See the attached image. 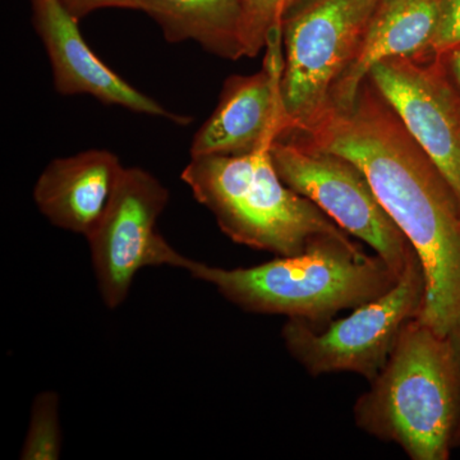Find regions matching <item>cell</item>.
I'll return each mask as SVG.
<instances>
[{"label": "cell", "instance_id": "1", "mask_svg": "<svg viewBox=\"0 0 460 460\" xmlns=\"http://www.w3.org/2000/svg\"><path fill=\"white\" fill-rule=\"evenodd\" d=\"M286 136L361 168L422 265L426 296L419 319L450 337L460 326V204L383 96L366 80L352 107H329L304 131Z\"/></svg>", "mask_w": 460, "mask_h": 460}, {"label": "cell", "instance_id": "2", "mask_svg": "<svg viewBox=\"0 0 460 460\" xmlns=\"http://www.w3.org/2000/svg\"><path fill=\"white\" fill-rule=\"evenodd\" d=\"M357 428L411 460H447L460 420V362L452 338L416 317L353 405Z\"/></svg>", "mask_w": 460, "mask_h": 460}, {"label": "cell", "instance_id": "3", "mask_svg": "<svg viewBox=\"0 0 460 460\" xmlns=\"http://www.w3.org/2000/svg\"><path fill=\"white\" fill-rule=\"evenodd\" d=\"M189 272L247 313L280 314L316 328L383 295L399 279L381 257L363 252L350 235L323 238L298 255L277 256L252 268L195 261Z\"/></svg>", "mask_w": 460, "mask_h": 460}, {"label": "cell", "instance_id": "4", "mask_svg": "<svg viewBox=\"0 0 460 460\" xmlns=\"http://www.w3.org/2000/svg\"><path fill=\"white\" fill-rule=\"evenodd\" d=\"M275 141L244 155L190 157L181 181L242 246L295 256L320 239L349 235L284 183L272 162Z\"/></svg>", "mask_w": 460, "mask_h": 460}, {"label": "cell", "instance_id": "5", "mask_svg": "<svg viewBox=\"0 0 460 460\" xmlns=\"http://www.w3.org/2000/svg\"><path fill=\"white\" fill-rule=\"evenodd\" d=\"M377 3L304 0L284 18L280 90L287 133L304 131L329 108L332 90L352 63Z\"/></svg>", "mask_w": 460, "mask_h": 460}, {"label": "cell", "instance_id": "6", "mask_svg": "<svg viewBox=\"0 0 460 460\" xmlns=\"http://www.w3.org/2000/svg\"><path fill=\"white\" fill-rule=\"evenodd\" d=\"M425 296V272L414 255L392 289L321 328L288 319L281 338L288 353L311 376L350 372L370 383L385 365L402 330L420 316Z\"/></svg>", "mask_w": 460, "mask_h": 460}, {"label": "cell", "instance_id": "7", "mask_svg": "<svg viewBox=\"0 0 460 460\" xmlns=\"http://www.w3.org/2000/svg\"><path fill=\"white\" fill-rule=\"evenodd\" d=\"M271 157L288 187L310 199L350 237L365 242L401 278L417 252L358 165L295 136L278 138Z\"/></svg>", "mask_w": 460, "mask_h": 460}, {"label": "cell", "instance_id": "8", "mask_svg": "<svg viewBox=\"0 0 460 460\" xmlns=\"http://www.w3.org/2000/svg\"><path fill=\"white\" fill-rule=\"evenodd\" d=\"M168 202L169 190L151 172L123 168L104 214L86 237L100 295L111 310L124 304L142 269L172 266L190 271L195 263L156 230Z\"/></svg>", "mask_w": 460, "mask_h": 460}, {"label": "cell", "instance_id": "9", "mask_svg": "<svg viewBox=\"0 0 460 460\" xmlns=\"http://www.w3.org/2000/svg\"><path fill=\"white\" fill-rule=\"evenodd\" d=\"M367 80L443 172L460 204V96L440 57L383 60Z\"/></svg>", "mask_w": 460, "mask_h": 460}, {"label": "cell", "instance_id": "10", "mask_svg": "<svg viewBox=\"0 0 460 460\" xmlns=\"http://www.w3.org/2000/svg\"><path fill=\"white\" fill-rule=\"evenodd\" d=\"M265 49L261 71L226 78L217 108L195 133L190 157L244 155L286 135L281 31L272 33Z\"/></svg>", "mask_w": 460, "mask_h": 460}, {"label": "cell", "instance_id": "11", "mask_svg": "<svg viewBox=\"0 0 460 460\" xmlns=\"http://www.w3.org/2000/svg\"><path fill=\"white\" fill-rule=\"evenodd\" d=\"M32 23L53 69L54 87L60 95H89L108 107H122L178 126L190 123L187 115L172 113L123 80L84 41L77 20L62 0H30Z\"/></svg>", "mask_w": 460, "mask_h": 460}, {"label": "cell", "instance_id": "12", "mask_svg": "<svg viewBox=\"0 0 460 460\" xmlns=\"http://www.w3.org/2000/svg\"><path fill=\"white\" fill-rule=\"evenodd\" d=\"M123 168L115 154L98 148L58 157L36 181L33 199L53 226L87 237L104 214Z\"/></svg>", "mask_w": 460, "mask_h": 460}, {"label": "cell", "instance_id": "13", "mask_svg": "<svg viewBox=\"0 0 460 460\" xmlns=\"http://www.w3.org/2000/svg\"><path fill=\"white\" fill-rule=\"evenodd\" d=\"M441 0H378L358 50L332 90L329 107H352L375 66L431 53Z\"/></svg>", "mask_w": 460, "mask_h": 460}, {"label": "cell", "instance_id": "14", "mask_svg": "<svg viewBox=\"0 0 460 460\" xmlns=\"http://www.w3.org/2000/svg\"><path fill=\"white\" fill-rule=\"evenodd\" d=\"M140 11L172 44L192 40L224 59L243 58L241 0H141Z\"/></svg>", "mask_w": 460, "mask_h": 460}, {"label": "cell", "instance_id": "15", "mask_svg": "<svg viewBox=\"0 0 460 460\" xmlns=\"http://www.w3.org/2000/svg\"><path fill=\"white\" fill-rule=\"evenodd\" d=\"M60 450L59 396L54 392L40 393L33 401L21 459L57 460Z\"/></svg>", "mask_w": 460, "mask_h": 460}, {"label": "cell", "instance_id": "16", "mask_svg": "<svg viewBox=\"0 0 460 460\" xmlns=\"http://www.w3.org/2000/svg\"><path fill=\"white\" fill-rule=\"evenodd\" d=\"M304 0H241L242 54L255 58L272 33L281 31L284 18Z\"/></svg>", "mask_w": 460, "mask_h": 460}, {"label": "cell", "instance_id": "17", "mask_svg": "<svg viewBox=\"0 0 460 460\" xmlns=\"http://www.w3.org/2000/svg\"><path fill=\"white\" fill-rule=\"evenodd\" d=\"M460 45V0H441L440 17L436 29L431 53L441 56Z\"/></svg>", "mask_w": 460, "mask_h": 460}, {"label": "cell", "instance_id": "18", "mask_svg": "<svg viewBox=\"0 0 460 460\" xmlns=\"http://www.w3.org/2000/svg\"><path fill=\"white\" fill-rule=\"evenodd\" d=\"M62 3L77 20H83L99 9L124 8L140 11L141 8V0H62Z\"/></svg>", "mask_w": 460, "mask_h": 460}, {"label": "cell", "instance_id": "19", "mask_svg": "<svg viewBox=\"0 0 460 460\" xmlns=\"http://www.w3.org/2000/svg\"><path fill=\"white\" fill-rule=\"evenodd\" d=\"M441 62H443L445 72H447V77H449L450 83H452L454 89L460 96V45L453 48V49L445 51L441 54Z\"/></svg>", "mask_w": 460, "mask_h": 460}, {"label": "cell", "instance_id": "20", "mask_svg": "<svg viewBox=\"0 0 460 460\" xmlns=\"http://www.w3.org/2000/svg\"><path fill=\"white\" fill-rule=\"evenodd\" d=\"M450 338H452L453 344L454 347H456V354H458L460 362V326L453 332L452 335H450ZM456 447H460V420L458 429H456V438H454V449H456Z\"/></svg>", "mask_w": 460, "mask_h": 460}]
</instances>
